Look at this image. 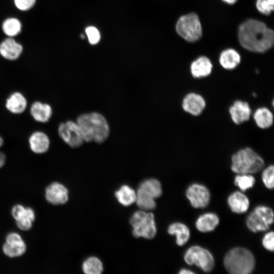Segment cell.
Wrapping results in <instances>:
<instances>
[{"label": "cell", "instance_id": "cell-11", "mask_svg": "<svg viewBox=\"0 0 274 274\" xmlns=\"http://www.w3.org/2000/svg\"><path fill=\"white\" fill-rule=\"evenodd\" d=\"M186 195L195 208H204L209 204L210 193L208 188L201 184H193L187 189Z\"/></svg>", "mask_w": 274, "mask_h": 274}, {"label": "cell", "instance_id": "cell-12", "mask_svg": "<svg viewBox=\"0 0 274 274\" xmlns=\"http://www.w3.org/2000/svg\"><path fill=\"white\" fill-rule=\"evenodd\" d=\"M204 98L196 92H190L187 93L182 100V108L186 113L193 116L200 115L206 107Z\"/></svg>", "mask_w": 274, "mask_h": 274}, {"label": "cell", "instance_id": "cell-26", "mask_svg": "<svg viewBox=\"0 0 274 274\" xmlns=\"http://www.w3.org/2000/svg\"><path fill=\"white\" fill-rule=\"evenodd\" d=\"M115 194L118 202L124 206H130L136 200V192L126 185L121 186Z\"/></svg>", "mask_w": 274, "mask_h": 274}, {"label": "cell", "instance_id": "cell-25", "mask_svg": "<svg viewBox=\"0 0 274 274\" xmlns=\"http://www.w3.org/2000/svg\"><path fill=\"white\" fill-rule=\"evenodd\" d=\"M168 233L176 236V243L182 246L186 244L190 237V231L187 226L180 222L171 224L168 227Z\"/></svg>", "mask_w": 274, "mask_h": 274}, {"label": "cell", "instance_id": "cell-3", "mask_svg": "<svg viewBox=\"0 0 274 274\" xmlns=\"http://www.w3.org/2000/svg\"><path fill=\"white\" fill-rule=\"evenodd\" d=\"M231 160V169L237 174H255L264 165L261 156L249 147L238 150L232 154Z\"/></svg>", "mask_w": 274, "mask_h": 274}, {"label": "cell", "instance_id": "cell-32", "mask_svg": "<svg viewBox=\"0 0 274 274\" xmlns=\"http://www.w3.org/2000/svg\"><path fill=\"white\" fill-rule=\"evenodd\" d=\"M274 167L270 165L265 168L262 173V179L265 186L268 189L273 188Z\"/></svg>", "mask_w": 274, "mask_h": 274}, {"label": "cell", "instance_id": "cell-33", "mask_svg": "<svg viewBox=\"0 0 274 274\" xmlns=\"http://www.w3.org/2000/svg\"><path fill=\"white\" fill-rule=\"evenodd\" d=\"M89 43L92 45L97 44L100 39V34L99 30L94 26H90L85 29Z\"/></svg>", "mask_w": 274, "mask_h": 274}, {"label": "cell", "instance_id": "cell-37", "mask_svg": "<svg viewBox=\"0 0 274 274\" xmlns=\"http://www.w3.org/2000/svg\"><path fill=\"white\" fill-rule=\"evenodd\" d=\"M6 157L5 155L0 152V168L2 167L5 164Z\"/></svg>", "mask_w": 274, "mask_h": 274}, {"label": "cell", "instance_id": "cell-27", "mask_svg": "<svg viewBox=\"0 0 274 274\" xmlns=\"http://www.w3.org/2000/svg\"><path fill=\"white\" fill-rule=\"evenodd\" d=\"M82 270L87 274H100L103 270L101 261L96 257H90L83 263Z\"/></svg>", "mask_w": 274, "mask_h": 274}, {"label": "cell", "instance_id": "cell-31", "mask_svg": "<svg viewBox=\"0 0 274 274\" xmlns=\"http://www.w3.org/2000/svg\"><path fill=\"white\" fill-rule=\"evenodd\" d=\"M256 7L261 14L268 15L274 9V0H256Z\"/></svg>", "mask_w": 274, "mask_h": 274}, {"label": "cell", "instance_id": "cell-29", "mask_svg": "<svg viewBox=\"0 0 274 274\" xmlns=\"http://www.w3.org/2000/svg\"><path fill=\"white\" fill-rule=\"evenodd\" d=\"M35 218V213L33 210L27 207L24 216L21 219L16 221V223L20 229L27 231L31 228Z\"/></svg>", "mask_w": 274, "mask_h": 274}, {"label": "cell", "instance_id": "cell-17", "mask_svg": "<svg viewBox=\"0 0 274 274\" xmlns=\"http://www.w3.org/2000/svg\"><path fill=\"white\" fill-rule=\"evenodd\" d=\"M28 144L31 151L38 154H44L49 149L50 141L48 135L41 131L33 132L29 136Z\"/></svg>", "mask_w": 274, "mask_h": 274}, {"label": "cell", "instance_id": "cell-5", "mask_svg": "<svg viewBox=\"0 0 274 274\" xmlns=\"http://www.w3.org/2000/svg\"><path fill=\"white\" fill-rule=\"evenodd\" d=\"M162 193L161 185L155 179H149L143 181L136 191L135 202L142 210L148 211L156 208L155 199Z\"/></svg>", "mask_w": 274, "mask_h": 274}, {"label": "cell", "instance_id": "cell-21", "mask_svg": "<svg viewBox=\"0 0 274 274\" xmlns=\"http://www.w3.org/2000/svg\"><path fill=\"white\" fill-rule=\"evenodd\" d=\"M227 202L231 210L237 214L245 213L249 207V199L244 194L239 191L232 193L228 197Z\"/></svg>", "mask_w": 274, "mask_h": 274}, {"label": "cell", "instance_id": "cell-35", "mask_svg": "<svg viewBox=\"0 0 274 274\" xmlns=\"http://www.w3.org/2000/svg\"><path fill=\"white\" fill-rule=\"evenodd\" d=\"M36 0H14L16 7L21 11H27L31 8Z\"/></svg>", "mask_w": 274, "mask_h": 274}, {"label": "cell", "instance_id": "cell-15", "mask_svg": "<svg viewBox=\"0 0 274 274\" xmlns=\"http://www.w3.org/2000/svg\"><path fill=\"white\" fill-rule=\"evenodd\" d=\"M45 196L47 201L52 204H63L68 199V191L63 184L53 182L46 188Z\"/></svg>", "mask_w": 274, "mask_h": 274}, {"label": "cell", "instance_id": "cell-20", "mask_svg": "<svg viewBox=\"0 0 274 274\" xmlns=\"http://www.w3.org/2000/svg\"><path fill=\"white\" fill-rule=\"evenodd\" d=\"M27 105V99L20 92L12 93L6 99V109L14 114H20L23 113Z\"/></svg>", "mask_w": 274, "mask_h": 274}, {"label": "cell", "instance_id": "cell-23", "mask_svg": "<svg viewBox=\"0 0 274 274\" xmlns=\"http://www.w3.org/2000/svg\"><path fill=\"white\" fill-rule=\"evenodd\" d=\"M257 126L261 129L270 128L273 123V115L269 109L266 107L258 108L253 115Z\"/></svg>", "mask_w": 274, "mask_h": 274}, {"label": "cell", "instance_id": "cell-36", "mask_svg": "<svg viewBox=\"0 0 274 274\" xmlns=\"http://www.w3.org/2000/svg\"><path fill=\"white\" fill-rule=\"evenodd\" d=\"M26 208L21 204H16L12 209V215L15 221L21 219L24 215Z\"/></svg>", "mask_w": 274, "mask_h": 274}, {"label": "cell", "instance_id": "cell-7", "mask_svg": "<svg viewBox=\"0 0 274 274\" xmlns=\"http://www.w3.org/2000/svg\"><path fill=\"white\" fill-rule=\"evenodd\" d=\"M177 33L188 42H195L201 38L202 26L199 17L195 13L181 16L176 25Z\"/></svg>", "mask_w": 274, "mask_h": 274}, {"label": "cell", "instance_id": "cell-39", "mask_svg": "<svg viewBox=\"0 0 274 274\" xmlns=\"http://www.w3.org/2000/svg\"><path fill=\"white\" fill-rule=\"evenodd\" d=\"M224 2L229 5H233L236 2L237 0H222Z\"/></svg>", "mask_w": 274, "mask_h": 274}, {"label": "cell", "instance_id": "cell-14", "mask_svg": "<svg viewBox=\"0 0 274 274\" xmlns=\"http://www.w3.org/2000/svg\"><path fill=\"white\" fill-rule=\"evenodd\" d=\"M252 109L249 104L241 99L233 101L229 108V113L232 121L239 125L249 120L252 115Z\"/></svg>", "mask_w": 274, "mask_h": 274}, {"label": "cell", "instance_id": "cell-24", "mask_svg": "<svg viewBox=\"0 0 274 274\" xmlns=\"http://www.w3.org/2000/svg\"><path fill=\"white\" fill-rule=\"evenodd\" d=\"M219 219L217 215L208 213L200 216L197 219L195 226L200 232H207L213 230L218 225Z\"/></svg>", "mask_w": 274, "mask_h": 274}, {"label": "cell", "instance_id": "cell-28", "mask_svg": "<svg viewBox=\"0 0 274 274\" xmlns=\"http://www.w3.org/2000/svg\"><path fill=\"white\" fill-rule=\"evenodd\" d=\"M21 27L20 21L15 18H8L3 22L2 24L4 32L10 37L18 35L21 30Z\"/></svg>", "mask_w": 274, "mask_h": 274}, {"label": "cell", "instance_id": "cell-6", "mask_svg": "<svg viewBox=\"0 0 274 274\" xmlns=\"http://www.w3.org/2000/svg\"><path fill=\"white\" fill-rule=\"evenodd\" d=\"M130 223L132 233L135 237L147 239L153 238L156 233V227L154 215L148 211L139 210L132 215Z\"/></svg>", "mask_w": 274, "mask_h": 274}, {"label": "cell", "instance_id": "cell-19", "mask_svg": "<svg viewBox=\"0 0 274 274\" xmlns=\"http://www.w3.org/2000/svg\"><path fill=\"white\" fill-rule=\"evenodd\" d=\"M30 113L35 121L40 123H46L52 117V109L51 106L47 103L36 101L32 104Z\"/></svg>", "mask_w": 274, "mask_h": 274}, {"label": "cell", "instance_id": "cell-13", "mask_svg": "<svg viewBox=\"0 0 274 274\" xmlns=\"http://www.w3.org/2000/svg\"><path fill=\"white\" fill-rule=\"evenodd\" d=\"M26 250V245L21 235L16 232L9 233L3 246V251L8 257L15 258L22 255Z\"/></svg>", "mask_w": 274, "mask_h": 274}, {"label": "cell", "instance_id": "cell-4", "mask_svg": "<svg viewBox=\"0 0 274 274\" xmlns=\"http://www.w3.org/2000/svg\"><path fill=\"white\" fill-rule=\"evenodd\" d=\"M255 265V260L252 253L243 248L231 249L224 258L225 269L232 274L250 273L253 271Z\"/></svg>", "mask_w": 274, "mask_h": 274}, {"label": "cell", "instance_id": "cell-34", "mask_svg": "<svg viewBox=\"0 0 274 274\" xmlns=\"http://www.w3.org/2000/svg\"><path fill=\"white\" fill-rule=\"evenodd\" d=\"M262 245L267 250L273 251L274 246V233L271 231L267 233L262 239Z\"/></svg>", "mask_w": 274, "mask_h": 274}, {"label": "cell", "instance_id": "cell-9", "mask_svg": "<svg viewBox=\"0 0 274 274\" xmlns=\"http://www.w3.org/2000/svg\"><path fill=\"white\" fill-rule=\"evenodd\" d=\"M184 259L188 264L195 265L204 272H210L214 266V259L212 254L198 246L189 248L186 252Z\"/></svg>", "mask_w": 274, "mask_h": 274}, {"label": "cell", "instance_id": "cell-38", "mask_svg": "<svg viewBox=\"0 0 274 274\" xmlns=\"http://www.w3.org/2000/svg\"><path fill=\"white\" fill-rule=\"evenodd\" d=\"M179 273L180 274H192L193 273V274L194 273V272L187 269H182L180 270V271L179 272Z\"/></svg>", "mask_w": 274, "mask_h": 274}, {"label": "cell", "instance_id": "cell-8", "mask_svg": "<svg viewBox=\"0 0 274 274\" xmlns=\"http://www.w3.org/2000/svg\"><path fill=\"white\" fill-rule=\"evenodd\" d=\"M273 222L272 210L267 207H257L248 215L246 220L247 226L254 232L267 230Z\"/></svg>", "mask_w": 274, "mask_h": 274}, {"label": "cell", "instance_id": "cell-16", "mask_svg": "<svg viewBox=\"0 0 274 274\" xmlns=\"http://www.w3.org/2000/svg\"><path fill=\"white\" fill-rule=\"evenodd\" d=\"M213 65L211 60L205 56H199L193 60L190 66V73L196 79L209 76L212 73Z\"/></svg>", "mask_w": 274, "mask_h": 274}, {"label": "cell", "instance_id": "cell-40", "mask_svg": "<svg viewBox=\"0 0 274 274\" xmlns=\"http://www.w3.org/2000/svg\"><path fill=\"white\" fill-rule=\"evenodd\" d=\"M3 144H4V140L0 136V148L3 146Z\"/></svg>", "mask_w": 274, "mask_h": 274}, {"label": "cell", "instance_id": "cell-30", "mask_svg": "<svg viewBox=\"0 0 274 274\" xmlns=\"http://www.w3.org/2000/svg\"><path fill=\"white\" fill-rule=\"evenodd\" d=\"M255 182V179L251 174H238L234 178V184L243 191L252 188Z\"/></svg>", "mask_w": 274, "mask_h": 274}, {"label": "cell", "instance_id": "cell-18", "mask_svg": "<svg viewBox=\"0 0 274 274\" xmlns=\"http://www.w3.org/2000/svg\"><path fill=\"white\" fill-rule=\"evenodd\" d=\"M22 46L12 38H8L0 44V54L5 59L14 60L22 52Z\"/></svg>", "mask_w": 274, "mask_h": 274}, {"label": "cell", "instance_id": "cell-1", "mask_svg": "<svg viewBox=\"0 0 274 274\" xmlns=\"http://www.w3.org/2000/svg\"><path fill=\"white\" fill-rule=\"evenodd\" d=\"M238 39L245 49L256 53L269 50L274 43V32L265 23L259 20L249 19L238 29Z\"/></svg>", "mask_w": 274, "mask_h": 274}, {"label": "cell", "instance_id": "cell-22", "mask_svg": "<svg viewBox=\"0 0 274 274\" xmlns=\"http://www.w3.org/2000/svg\"><path fill=\"white\" fill-rule=\"evenodd\" d=\"M241 57L238 52L232 48L223 50L219 58L221 66L226 70H232L240 63Z\"/></svg>", "mask_w": 274, "mask_h": 274}, {"label": "cell", "instance_id": "cell-2", "mask_svg": "<svg viewBox=\"0 0 274 274\" xmlns=\"http://www.w3.org/2000/svg\"><path fill=\"white\" fill-rule=\"evenodd\" d=\"M85 142L105 143L110 134V126L104 115L97 112L84 113L77 118Z\"/></svg>", "mask_w": 274, "mask_h": 274}, {"label": "cell", "instance_id": "cell-10", "mask_svg": "<svg viewBox=\"0 0 274 274\" xmlns=\"http://www.w3.org/2000/svg\"><path fill=\"white\" fill-rule=\"evenodd\" d=\"M58 134L61 139L72 148H80L85 143L81 129L76 121L68 120L60 123Z\"/></svg>", "mask_w": 274, "mask_h": 274}]
</instances>
